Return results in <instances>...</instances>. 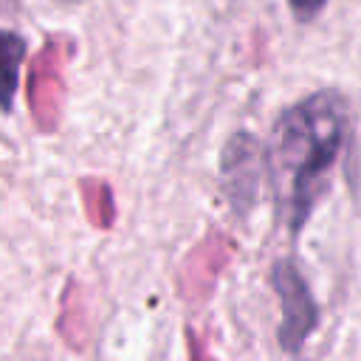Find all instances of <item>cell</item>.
<instances>
[{
    "mask_svg": "<svg viewBox=\"0 0 361 361\" xmlns=\"http://www.w3.org/2000/svg\"><path fill=\"white\" fill-rule=\"evenodd\" d=\"M344 135L347 102L336 90H319L276 118L268 144V172L293 234L324 192L341 155Z\"/></svg>",
    "mask_w": 361,
    "mask_h": 361,
    "instance_id": "cell-1",
    "label": "cell"
},
{
    "mask_svg": "<svg viewBox=\"0 0 361 361\" xmlns=\"http://www.w3.org/2000/svg\"><path fill=\"white\" fill-rule=\"evenodd\" d=\"M274 290L282 299V324H279V344L288 353H299L305 338L313 333L319 322L316 299L310 296L307 282L302 279L299 268L290 259H279L271 268Z\"/></svg>",
    "mask_w": 361,
    "mask_h": 361,
    "instance_id": "cell-2",
    "label": "cell"
},
{
    "mask_svg": "<svg viewBox=\"0 0 361 361\" xmlns=\"http://www.w3.org/2000/svg\"><path fill=\"white\" fill-rule=\"evenodd\" d=\"M262 158V147L251 138V135H237L228 141V147L223 149V175H226V189L231 195V200L240 203H251L254 192H257V166Z\"/></svg>",
    "mask_w": 361,
    "mask_h": 361,
    "instance_id": "cell-3",
    "label": "cell"
},
{
    "mask_svg": "<svg viewBox=\"0 0 361 361\" xmlns=\"http://www.w3.org/2000/svg\"><path fill=\"white\" fill-rule=\"evenodd\" d=\"M3 62H6V104L11 102V93L17 87V59L23 56V39L14 37L11 31L3 34Z\"/></svg>",
    "mask_w": 361,
    "mask_h": 361,
    "instance_id": "cell-4",
    "label": "cell"
},
{
    "mask_svg": "<svg viewBox=\"0 0 361 361\" xmlns=\"http://www.w3.org/2000/svg\"><path fill=\"white\" fill-rule=\"evenodd\" d=\"M288 3H290V11L296 14V20H299V23L313 20V17L324 8V0H288Z\"/></svg>",
    "mask_w": 361,
    "mask_h": 361,
    "instance_id": "cell-5",
    "label": "cell"
}]
</instances>
